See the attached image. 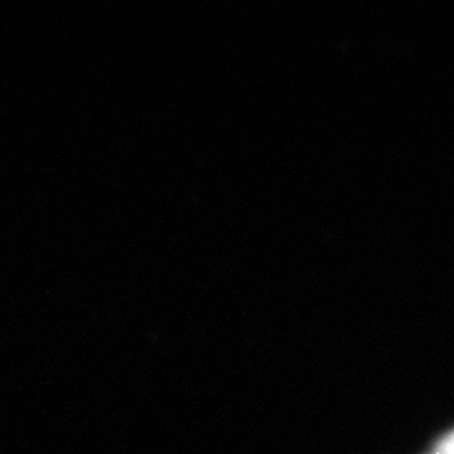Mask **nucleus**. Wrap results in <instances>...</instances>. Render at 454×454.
Here are the masks:
<instances>
[{
	"instance_id": "f257e3e1",
	"label": "nucleus",
	"mask_w": 454,
	"mask_h": 454,
	"mask_svg": "<svg viewBox=\"0 0 454 454\" xmlns=\"http://www.w3.org/2000/svg\"><path fill=\"white\" fill-rule=\"evenodd\" d=\"M437 454H454V432L442 439V443L437 445Z\"/></svg>"
}]
</instances>
